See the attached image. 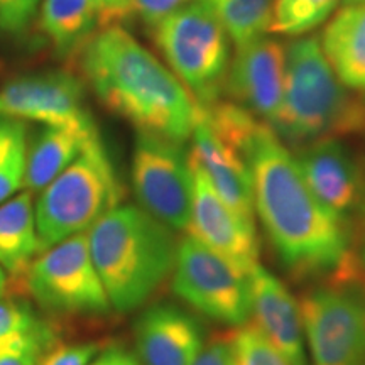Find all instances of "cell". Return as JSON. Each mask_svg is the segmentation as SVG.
<instances>
[{
  "label": "cell",
  "mask_w": 365,
  "mask_h": 365,
  "mask_svg": "<svg viewBox=\"0 0 365 365\" xmlns=\"http://www.w3.org/2000/svg\"><path fill=\"white\" fill-rule=\"evenodd\" d=\"M254 186V208L277 262L296 281H314L339 266L352 247V222L328 210L269 124L242 154Z\"/></svg>",
  "instance_id": "1"
},
{
  "label": "cell",
  "mask_w": 365,
  "mask_h": 365,
  "mask_svg": "<svg viewBox=\"0 0 365 365\" xmlns=\"http://www.w3.org/2000/svg\"><path fill=\"white\" fill-rule=\"evenodd\" d=\"M80 68L108 110L149 132L182 144L193 134L198 103L170 68L122 26L100 29L83 46Z\"/></svg>",
  "instance_id": "2"
},
{
  "label": "cell",
  "mask_w": 365,
  "mask_h": 365,
  "mask_svg": "<svg viewBox=\"0 0 365 365\" xmlns=\"http://www.w3.org/2000/svg\"><path fill=\"white\" fill-rule=\"evenodd\" d=\"M86 234L91 261L118 313L144 307L171 276L180 240L140 207L118 205Z\"/></svg>",
  "instance_id": "3"
},
{
  "label": "cell",
  "mask_w": 365,
  "mask_h": 365,
  "mask_svg": "<svg viewBox=\"0 0 365 365\" xmlns=\"http://www.w3.org/2000/svg\"><path fill=\"white\" fill-rule=\"evenodd\" d=\"M272 130L294 145L365 134V97L341 83L314 36L286 44L284 91Z\"/></svg>",
  "instance_id": "4"
},
{
  "label": "cell",
  "mask_w": 365,
  "mask_h": 365,
  "mask_svg": "<svg viewBox=\"0 0 365 365\" xmlns=\"http://www.w3.org/2000/svg\"><path fill=\"white\" fill-rule=\"evenodd\" d=\"M298 303L312 365H365V269L352 252Z\"/></svg>",
  "instance_id": "5"
},
{
  "label": "cell",
  "mask_w": 365,
  "mask_h": 365,
  "mask_svg": "<svg viewBox=\"0 0 365 365\" xmlns=\"http://www.w3.org/2000/svg\"><path fill=\"white\" fill-rule=\"evenodd\" d=\"M122 198L124 186L102 139L95 137L65 171L39 191L34 215L41 252L68 237L88 232Z\"/></svg>",
  "instance_id": "6"
},
{
  "label": "cell",
  "mask_w": 365,
  "mask_h": 365,
  "mask_svg": "<svg viewBox=\"0 0 365 365\" xmlns=\"http://www.w3.org/2000/svg\"><path fill=\"white\" fill-rule=\"evenodd\" d=\"M150 33L171 71L196 103L207 107L220 100L232 59V41L207 2L193 0Z\"/></svg>",
  "instance_id": "7"
},
{
  "label": "cell",
  "mask_w": 365,
  "mask_h": 365,
  "mask_svg": "<svg viewBox=\"0 0 365 365\" xmlns=\"http://www.w3.org/2000/svg\"><path fill=\"white\" fill-rule=\"evenodd\" d=\"M26 291L48 313L61 317H103L112 312L95 264L88 234L81 232L46 249L27 269Z\"/></svg>",
  "instance_id": "8"
},
{
  "label": "cell",
  "mask_w": 365,
  "mask_h": 365,
  "mask_svg": "<svg viewBox=\"0 0 365 365\" xmlns=\"http://www.w3.org/2000/svg\"><path fill=\"white\" fill-rule=\"evenodd\" d=\"M171 287L191 309L222 325L235 328L252 317L249 276L191 235L178 244Z\"/></svg>",
  "instance_id": "9"
},
{
  "label": "cell",
  "mask_w": 365,
  "mask_h": 365,
  "mask_svg": "<svg viewBox=\"0 0 365 365\" xmlns=\"http://www.w3.org/2000/svg\"><path fill=\"white\" fill-rule=\"evenodd\" d=\"M132 188L139 207L171 230L188 232L193 175L182 144L137 132L132 154Z\"/></svg>",
  "instance_id": "10"
},
{
  "label": "cell",
  "mask_w": 365,
  "mask_h": 365,
  "mask_svg": "<svg viewBox=\"0 0 365 365\" xmlns=\"http://www.w3.org/2000/svg\"><path fill=\"white\" fill-rule=\"evenodd\" d=\"M284 76L286 46L262 36L247 44L235 46L223 95H227L228 102L272 127L281 110Z\"/></svg>",
  "instance_id": "11"
},
{
  "label": "cell",
  "mask_w": 365,
  "mask_h": 365,
  "mask_svg": "<svg viewBox=\"0 0 365 365\" xmlns=\"http://www.w3.org/2000/svg\"><path fill=\"white\" fill-rule=\"evenodd\" d=\"M0 115L43 125H70L93 120L85 105V86L66 70L26 75L0 90Z\"/></svg>",
  "instance_id": "12"
},
{
  "label": "cell",
  "mask_w": 365,
  "mask_h": 365,
  "mask_svg": "<svg viewBox=\"0 0 365 365\" xmlns=\"http://www.w3.org/2000/svg\"><path fill=\"white\" fill-rule=\"evenodd\" d=\"M190 166L193 175V205L188 235L249 276L259 264L261 252L255 223L245 222L234 210L228 208L205 173L191 159Z\"/></svg>",
  "instance_id": "13"
},
{
  "label": "cell",
  "mask_w": 365,
  "mask_h": 365,
  "mask_svg": "<svg viewBox=\"0 0 365 365\" xmlns=\"http://www.w3.org/2000/svg\"><path fill=\"white\" fill-rule=\"evenodd\" d=\"M313 195L333 213L350 220L365 198V168L336 137L298 145L293 154Z\"/></svg>",
  "instance_id": "14"
},
{
  "label": "cell",
  "mask_w": 365,
  "mask_h": 365,
  "mask_svg": "<svg viewBox=\"0 0 365 365\" xmlns=\"http://www.w3.org/2000/svg\"><path fill=\"white\" fill-rule=\"evenodd\" d=\"M134 339L143 365H191L205 346V328L185 308L156 303L137 318Z\"/></svg>",
  "instance_id": "15"
},
{
  "label": "cell",
  "mask_w": 365,
  "mask_h": 365,
  "mask_svg": "<svg viewBox=\"0 0 365 365\" xmlns=\"http://www.w3.org/2000/svg\"><path fill=\"white\" fill-rule=\"evenodd\" d=\"M254 323L291 365H309L299 303L279 277L257 264L249 272Z\"/></svg>",
  "instance_id": "16"
},
{
  "label": "cell",
  "mask_w": 365,
  "mask_h": 365,
  "mask_svg": "<svg viewBox=\"0 0 365 365\" xmlns=\"http://www.w3.org/2000/svg\"><path fill=\"white\" fill-rule=\"evenodd\" d=\"M191 139L193 144L188 153L191 161L205 173L228 208L245 222L255 223L254 186L247 163L210 130L200 117V105Z\"/></svg>",
  "instance_id": "17"
},
{
  "label": "cell",
  "mask_w": 365,
  "mask_h": 365,
  "mask_svg": "<svg viewBox=\"0 0 365 365\" xmlns=\"http://www.w3.org/2000/svg\"><path fill=\"white\" fill-rule=\"evenodd\" d=\"M318 39L341 83L365 97V4L341 6L327 21Z\"/></svg>",
  "instance_id": "18"
},
{
  "label": "cell",
  "mask_w": 365,
  "mask_h": 365,
  "mask_svg": "<svg viewBox=\"0 0 365 365\" xmlns=\"http://www.w3.org/2000/svg\"><path fill=\"white\" fill-rule=\"evenodd\" d=\"M98 137L93 120L70 125H44L27 145L24 188L39 193Z\"/></svg>",
  "instance_id": "19"
},
{
  "label": "cell",
  "mask_w": 365,
  "mask_h": 365,
  "mask_svg": "<svg viewBox=\"0 0 365 365\" xmlns=\"http://www.w3.org/2000/svg\"><path fill=\"white\" fill-rule=\"evenodd\" d=\"M39 254L33 193L26 190L0 205V267L11 279H24Z\"/></svg>",
  "instance_id": "20"
},
{
  "label": "cell",
  "mask_w": 365,
  "mask_h": 365,
  "mask_svg": "<svg viewBox=\"0 0 365 365\" xmlns=\"http://www.w3.org/2000/svg\"><path fill=\"white\" fill-rule=\"evenodd\" d=\"M41 31L59 56L78 54L100 31L97 9L90 0H43Z\"/></svg>",
  "instance_id": "21"
},
{
  "label": "cell",
  "mask_w": 365,
  "mask_h": 365,
  "mask_svg": "<svg viewBox=\"0 0 365 365\" xmlns=\"http://www.w3.org/2000/svg\"><path fill=\"white\" fill-rule=\"evenodd\" d=\"M225 27L235 46L247 44L269 33L276 0H203Z\"/></svg>",
  "instance_id": "22"
},
{
  "label": "cell",
  "mask_w": 365,
  "mask_h": 365,
  "mask_svg": "<svg viewBox=\"0 0 365 365\" xmlns=\"http://www.w3.org/2000/svg\"><path fill=\"white\" fill-rule=\"evenodd\" d=\"M26 166V122L0 115V205L24 188Z\"/></svg>",
  "instance_id": "23"
},
{
  "label": "cell",
  "mask_w": 365,
  "mask_h": 365,
  "mask_svg": "<svg viewBox=\"0 0 365 365\" xmlns=\"http://www.w3.org/2000/svg\"><path fill=\"white\" fill-rule=\"evenodd\" d=\"M341 0H276L269 33L301 38L317 29L339 11Z\"/></svg>",
  "instance_id": "24"
},
{
  "label": "cell",
  "mask_w": 365,
  "mask_h": 365,
  "mask_svg": "<svg viewBox=\"0 0 365 365\" xmlns=\"http://www.w3.org/2000/svg\"><path fill=\"white\" fill-rule=\"evenodd\" d=\"M237 365H291L255 323H244L228 333Z\"/></svg>",
  "instance_id": "25"
},
{
  "label": "cell",
  "mask_w": 365,
  "mask_h": 365,
  "mask_svg": "<svg viewBox=\"0 0 365 365\" xmlns=\"http://www.w3.org/2000/svg\"><path fill=\"white\" fill-rule=\"evenodd\" d=\"M56 344V331L48 323L39 330L0 344V365H38Z\"/></svg>",
  "instance_id": "26"
},
{
  "label": "cell",
  "mask_w": 365,
  "mask_h": 365,
  "mask_svg": "<svg viewBox=\"0 0 365 365\" xmlns=\"http://www.w3.org/2000/svg\"><path fill=\"white\" fill-rule=\"evenodd\" d=\"M48 325L29 303L0 298V344Z\"/></svg>",
  "instance_id": "27"
},
{
  "label": "cell",
  "mask_w": 365,
  "mask_h": 365,
  "mask_svg": "<svg viewBox=\"0 0 365 365\" xmlns=\"http://www.w3.org/2000/svg\"><path fill=\"white\" fill-rule=\"evenodd\" d=\"M43 0H0V31L22 34L33 24Z\"/></svg>",
  "instance_id": "28"
},
{
  "label": "cell",
  "mask_w": 365,
  "mask_h": 365,
  "mask_svg": "<svg viewBox=\"0 0 365 365\" xmlns=\"http://www.w3.org/2000/svg\"><path fill=\"white\" fill-rule=\"evenodd\" d=\"M102 345L97 341L83 344H56L49 349L38 365H88L97 357Z\"/></svg>",
  "instance_id": "29"
},
{
  "label": "cell",
  "mask_w": 365,
  "mask_h": 365,
  "mask_svg": "<svg viewBox=\"0 0 365 365\" xmlns=\"http://www.w3.org/2000/svg\"><path fill=\"white\" fill-rule=\"evenodd\" d=\"M193 0H132V12L150 31Z\"/></svg>",
  "instance_id": "30"
},
{
  "label": "cell",
  "mask_w": 365,
  "mask_h": 365,
  "mask_svg": "<svg viewBox=\"0 0 365 365\" xmlns=\"http://www.w3.org/2000/svg\"><path fill=\"white\" fill-rule=\"evenodd\" d=\"M97 9L100 29L120 26L132 16V0H90Z\"/></svg>",
  "instance_id": "31"
},
{
  "label": "cell",
  "mask_w": 365,
  "mask_h": 365,
  "mask_svg": "<svg viewBox=\"0 0 365 365\" xmlns=\"http://www.w3.org/2000/svg\"><path fill=\"white\" fill-rule=\"evenodd\" d=\"M191 365H237L228 336H218L210 341Z\"/></svg>",
  "instance_id": "32"
},
{
  "label": "cell",
  "mask_w": 365,
  "mask_h": 365,
  "mask_svg": "<svg viewBox=\"0 0 365 365\" xmlns=\"http://www.w3.org/2000/svg\"><path fill=\"white\" fill-rule=\"evenodd\" d=\"M88 365H143L139 362L135 354H132L130 350L124 349V346L112 345L108 349L100 350L97 357Z\"/></svg>",
  "instance_id": "33"
},
{
  "label": "cell",
  "mask_w": 365,
  "mask_h": 365,
  "mask_svg": "<svg viewBox=\"0 0 365 365\" xmlns=\"http://www.w3.org/2000/svg\"><path fill=\"white\" fill-rule=\"evenodd\" d=\"M350 252L360 266L365 269V198L360 205L357 215L354 217L352 223V247Z\"/></svg>",
  "instance_id": "34"
},
{
  "label": "cell",
  "mask_w": 365,
  "mask_h": 365,
  "mask_svg": "<svg viewBox=\"0 0 365 365\" xmlns=\"http://www.w3.org/2000/svg\"><path fill=\"white\" fill-rule=\"evenodd\" d=\"M7 287H9V276L6 274V271L0 267V298H4V296H6Z\"/></svg>",
  "instance_id": "35"
},
{
  "label": "cell",
  "mask_w": 365,
  "mask_h": 365,
  "mask_svg": "<svg viewBox=\"0 0 365 365\" xmlns=\"http://www.w3.org/2000/svg\"><path fill=\"white\" fill-rule=\"evenodd\" d=\"M355 4H365V0H341V6H355Z\"/></svg>",
  "instance_id": "36"
}]
</instances>
